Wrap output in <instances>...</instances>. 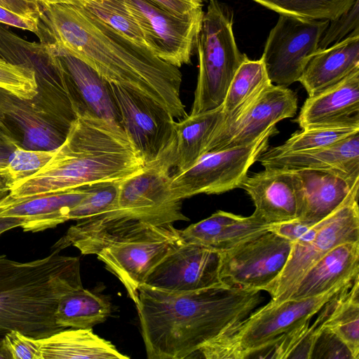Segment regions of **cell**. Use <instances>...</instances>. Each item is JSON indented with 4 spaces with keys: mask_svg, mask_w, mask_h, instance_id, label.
Instances as JSON below:
<instances>
[{
    "mask_svg": "<svg viewBox=\"0 0 359 359\" xmlns=\"http://www.w3.org/2000/svg\"><path fill=\"white\" fill-rule=\"evenodd\" d=\"M82 7L129 39L146 46L141 29L126 0H88Z\"/></svg>",
    "mask_w": 359,
    "mask_h": 359,
    "instance_id": "cell-34",
    "label": "cell"
},
{
    "mask_svg": "<svg viewBox=\"0 0 359 359\" xmlns=\"http://www.w3.org/2000/svg\"><path fill=\"white\" fill-rule=\"evenodd\" d=\"M60 252L25 262L0 255V346L12 330L41 339L65 330L55 323L57 304L83 285L79 259Z\"/></svg>",
    "mask_w": 359,
    "mask_h": 359,
    "instance_id": "cell-4",
    "label": "cell"
},
{
    "mask_svg": "<svg viewBox=\"0 0 359 359\" xmlns=\"http://www.w3.org/2000/svg\"><path fill=\"white\" fill-rule=\"evenodd\" d=\"M279 14L311 20H333L356 0H253Z\"/></svg>",
    "mask_w": 359,
    "mask_h": 359,
    "instance_id": "cell-33",
    "label": "cell"
},
{
    "mask_svg": "<svg viewBox=\"0 0 359 359\" xmlns=\"http://www.w3.org/2000/svg\"><path fill=\"white\" fill-rule=\"evenodd\" d=\"M22 221L16 217H0V235L3 233L21 226Z\"/></svg>",
    "mask_w": 359,
    "mask_h": 359,
    "instance_id": "cell-45",
    "label": "cell"
},
{
    "mask_svg": "<svg viewBox=\"0 0 359 359\" xmlns=\"http://www.w3.org/2000/svg\"><path fill=\"white\" fill-rule=\"evenodd\" d=\"M168 151L158 160L144 165L138 172L122 180L116 209L97 217L137 219L156 225L188 221L182 210V201L172 188V165Z\"/></svg>",
    "mask_w": 359,
    "mask_h": 359,
    "instance_id": "cell-9",
    "label": "cell"
},
{
    "mask_svg": "<svg viewBox=\"0 0 359 359\" xmlns=\"http://www.w3.org/2000/svg\"><path fill=\"white\" fill-rule=\"evenodd\" d=\"M329 24L328 20L280 14L261 57L271 83L288 87L299 81Z\"/></svg>",
    "mask_w": 359,
    "mask_h": 359,
    "instance_id": "cell-11",
    "label": "cell"
},
{
    "mask_svg": "<svg viewBox=\"0 0 359 359\" xmlns=\"http://www.w3.org/2000/svg\"><path fill=\"white\" fill-rule=\"evenodd\" d=\"M41 42L78 57L111 83L157 102L175 118L187 116L179 68L119 33L82 6L50 4L39 15Z\"/></svg>",
    "mask_w": 359,
    "mask_h": 359,
    "instance_id": "cell-1",
    "label": "cell"
},
{
    "mask_svg": "<svg viewBox=\"0 0 359 359\" xmlns=\"http://www.w3.org/2000/svg\"><path fill=\"white\" fill-rule=\"evenodd\" d=\"M261 302L259 290L226 285L170 292L143 284L135 306L147 358H191L247 318Z\"/></svg>",
    "mask_w": 359,
    "mask_h": 359,
    "instance_id": "cell-2",
    "label": "cell"
},
{
    "mask_svg": "<svg viewBox=\"0 0 359 359\" xmlns=\"http://www.w3.org/2000/svg\"><path fill=\"white\" fill-rule=\"evenodd\" d=\"M182 243L180 230L173 224L114 219L92 225L80 233L73 246L83 255H96L137 304L139 288L147 276Z\"/></svg>",
    "mask_w": 359,
    "mask_h": 359,
    "instance_id": "cell-5",
    "label": "cell"
},
{
    "mask_svg": "<svg viewBox=\"0 0 359 359\" xmlns=\"http://www.w3.org/2000/svg\"><path fill=\"white\" fill-rule=\"evenodd\" d=\"M359 132V123L318 126L294 133L283 144L267 148L272 154L306 151L331 145Z\"/></svg>",
    "mask_w": 359,
    "mask_h": 359,
    "instance_id": "cell-32",
    "label": "cell"
},
{
    "mask_svg": "<svg viewBox=\"0 0 359 359\" xmlns=\"http://www.w3.org/2000/svg\"><path fill=\"white\" fill-rule=\"evenodd\" d=\"M0 114L15 124L22 134L21 147L53 151L65 140L76 117L60 110L45 111L33 100L17 97L0 88Z\"/></svg>",
    "mask_w": 359,
    "mask_h": 359,
    "instance_id": "cell-17",
    "label": "cell"
},
{
    "mask_svg": "<svg viewBox=\"0 0 359 359\" xmlns=\"http://www.w3.org/2000/svg\"><path fill=\"white\" fill-rule=\"evenodd\" d=\"M0 88L20 99L33 100L39 93L36 72L0 57Z\"/></svg>",
    "mask_w": 359,
    "mask_h": 359,
    "instance_id": "cell-37",
    "label": "cell"
},
{
    "mask_svg": "<svg viewBox=\"0 0 359 359\" xmlns=\"http://www.w3.org/2000/svg\"><path fill=\"white\" fill-rule=\"evenodd\" d=\"M293 171L297 180V219L315 224L358 195L359 178L327 170Z\"/></svg>",
    "mask_w": 359,
    "mask_h": 359,
    "instance_id": "cell-19",
    "label": "cell"
},
{
    "mask_svg": "<svg viewBox=\"0 0 359 359\" xmlns=\"http://www.w3.org/2000/svg\"><path fill=\"white\" fill-rule=\"evenodd\" d=\"M121 126L144 165L160 158L171 147L175 118L162 105L134 90L110 83Z\"/></svg>",
    "mask_w": 359,
    "mask_h": 359,
    "instance_id": "cell-14",
    "label": "cell"
},
{
    "mask_svg": "<svg viewBox=\"0 0 359 359\" xmlns=\"http://www.w3.org/2000/svg\"><path fill=\"white\" fill-rule=\"evenodd\" d=\"M297 104L292 90L269 83L224 118L204 154L252 142L278 122L294 116Z\"/></svg>",
    "mask_w": 359,
    "mask_h": 359,
    "instance_id": "cell-12",
    "label": "cell"
},
{
    "mask_svg": "<svg viewBox=\"0 0 359 359\" xmlns=\"http://www.w3.org/2000/svg\"><path fill=\"white\" fill-rule=\"evenodd\" d=\"M88 1V0H46V5L50 4H66L82 6Z\"/></svg>",
    "mask_w": 359,
    "mask_h": 359,
    "instance_id": "cell-46",
    "label": "cell"
},
{
    "mask_svg": "<svg viewBox=\"0 0 359 359\" xmlns=\"http://www.w3.org/2000/svg\"><path fill=\"white\" fill-rule=\"evenodd\" d=\"M297 122L302 129L359 123V69L333 86L308 97Z\"/></svg>",
    "mask_w": 359,
    "mask_h": 359,
    "instance_id": "cell-24",
    "label": "cell"
},
{
    "mask_svg": "<svg viewBox=\"0 0 359 359\" xmlns=\"http://www.w3.org/2000/svg\"><path fill=\"white\" fill-rule=\"evenodd\" d=\"M161 8L178 15L202 8L203 0H150Z\"/></svg>",
    "mask_w": 359,
    "mask_h": 359,
    "instance_id": "cell-42",
    "label": "cell"
},
{
    "mask_svg": "<svg viewBox=\"0 0 359 359\" xmlns=\"http://www.w3.org/2000/svg\"><path fill=\"white\" fill-rule=\"evenodd\" d=\"M0 6L19 15L39 18L41 6L27 0H0Z\"/></svg>",
    "mask_w": 359,
    "mask_h": 359,
    "instance_id": "cell-44",
    "label": "cell"
},
{
    "mask_svg": "<svg viewBox=\"0 0 359 359\" xmlns=\"http://www.w3.org/2000/svg\"><path fill=\"white\" fill-rule=\"evenodd\" d=\"M240 188L250 196L254 212L266 223L271 225L297 219V180L293 170L264 168L248 175Z\"/></svg>",
    "mask_w": 359,
    "mask_h": 359,
    "instance_id": "cell-20",
    "label": "cell"
},
{
    "mask_svg": "<svg viewBox=\"0 0 359 359\" xmlns=\"http://www.w3.org/2000/svg\"><path fill=\"white\" fill-rule=\"evenodd\" d=\"M33 4H35L40 6H43L46 5V0H27Z\"/></svg>",
    "mask_w": 359,
    "mask_h": 359,
    "instance_id": "cell-47",
    "label": "cell"
},
{
    "mask_svg": "<svg viewBox=\"0 0 359 359\" xmlns=\"http://www.w3.org/2000/svg\"><path fill=\"white\" fill-rule=\"evenodd\" d=\"M278 130L273 126L252 142L204 154L192 167L172 173L171 185L183 201L200 194H219L240 188L250 168Z\"/></svg>",
    "mask_w": 359,
    "mask_h": 359,
    "instance_id": "cell-10",
    "label": "cell"
},
{
    "mask_svg": "<svg viewBox=\"0 0 359 359\" xmlns=\"http://www.w3.org/2000/svg\"><path fill=\"white\" fill-rule=\"evenodd\" d=\"M121 182H103L86 186V196L71 210L69 220L82 221L114 211Z\"/></svg>",
    "mask_w": 359,
    "mask_h": 359,
    "instance_id": "cell-35",
    "label": "cell"
},
{
    "mask_svg": "<svg viewBox=\"0 0 359 359\" xmlns=\"http://www.w3.org/2000/svg\"><path fill=\"white\" fill-rule=\"evenodd\" d=\"M356 69H359V29L340 41L318 50L298 81L311 97L337 84Z\"/></svg>",
    "mask_w": 359,
    "mask_h": 359,
    "instance_id": "cell-25",
    "label": "cell"
},
{
    "mask_svg": "<svg viewBox=\"0 0 359 359\" xmlns=\"http://www.w3.org/2000/svg\"><path fill=\"white\" fill-rule=\"evenodd\" d=\"M19 147L20 142L5 124H0V169L6 166L12 153Z\"/></svg>",
    "mask_w": 359,
    "mask_h": 359,
    "instance_id": "cell-43",
    "label": "cell"
},
{
    "mask_svg": "<svg viewBox=\"0 0 359 359\" xmlns=\"http://www.w3.org/2000/svg\"><path fill=\"white\" fill-rule=\"evenodd\" d=\"M195 47L198 74L190 115L222 105L230 83L246 57L236 42L232 13L217 0H209Z\"/></svg>",
    "mask_w": 359,
    "mask_h": 359,
    "instance_id": "cell-7",
    "label": "cell"
},
{
    "mask_svg": "<svg viewBox=\"0 0 359 359\" xmlns=\"http://www.w3.org/2000/svg\"><path fill=\"white\" fill-rule=\"evenodd\" d=\"M314 224L299 219L271 224L269 231L280 237L294 243Z\"/></svg>",
    "mask_w": 359,
    "mask_h": 359,
    "instance_id": "cell-40",
    "label": "cell"
},
{
    "mask_svg": "<svg viewBox=\"0 0 359 359\" xmlns=\"http://www.w3.org/2000/svg\"><path fill=\"white\" fill-rule=\"evenodd\" d=\"M270 226L255 212L243 217L218 210L208 218L180 230V235L184 243L224 252L269 231Z\"/></svg>",
    "mask_w": 359,
    "mask_h": 359,
    "instance_id": "cell-23",
    "label": "cell"
},
{
    "mask_svg": "<svg viewBox=\"0 0 359 359\" xmlns=\"http://www.w3.org/2000/svg\"><path fill=\"white\" fill-rule=\"evenodd\" d=\"M342 342L353 359L359 357V276L333 299L332 307L322 331Z\"/></svg>",
    "mask_w": 359,
    "mask_h": 359,
    "instance_id": "cell-30",
    "label": "cell"
},
{
    "mask_svg": "<svg viewBox=\"0 0 359 359\" xmlns=\"http://www.w3.org/2000/svg\"><path fill=\"white\" fill-rule=\"evenodd\" d=\"M43 359H128L110 341L92 328H67L49 337L36 339Z\"/></svg>",
    "mask_w": 359,
    "mask_h": 359,
    "instance_id": "cell-28",
    "label": "cell"
},
{
    "mask_svg": "<svg viewBox=\"0 0 359 359\" xmlns=\"http://www.w3.org/2000/svg\"><path fill=\"white\" fill-rule=\"evenodd\" d=\"M87 193L86 186L22 198H13L7 194L0 200V217L20 219L24 231H41L68 221L71 210Z\"/></svg>",
    "mask_w": 359,
    "mask_h": 359,
    "instance_id": "cell-22",
    "label": "cell"
},
{
    "mask_svg": "<svg viewBox=\"0 0 359 359\" xmlns=\"http://www.w3.org/2000/svg\"><path fill=\"white\" fill-rule=\"evenodd\" d=\"M225 118L222 106L195 115H187L175 123V135L169 151L174 171L192 167L204 154L214 133Z\"/></svg>",
    "mask_w": 359,
    "mask_h": 359,
    "instance_id": "cell-27",
    "label": "cell"
},
{
    "mask_svg": "<svg viewBox=\"0 0 359 359\" xmlns=\"http://www.w3.org/2000/svg\"><path fill=\"white\" fill-rule=\"evenodd\" d=\"M143 34L146 46L177 68L191 62L201 29L202 8L184 15L164 10L150 0H126Z\"/></svg>",
    "mask_w": 359,
    "mask_h": 359,
    "instance_id": "cell-13",
    "label": "cell"
},
{
    "mask_svg": "<svg viewBox=\"0 0 359 359\" xmlns=\"http://www.w3.org/2000/svg\"><path fill=\"white\" fill-rule=\"evenodd\" d=\"M270 83L262 58L252 60L246 56L236 70L222 105L225 117Z\"/></svg>",
    "mask_w": 359,
    "mask_h": 359,
    "instance_id": "cell-31",
    "label": "cell"
},
{
    "mask_svg": "<svg viewBox=\"0 0 359 359\" xmlns=\"http://www.w3.org/2000/svg\"><path fill=\"white\" fill-rule=\"evenodd\" d=\"M0 22L29 31L37 36L39 33V18L23 16L1 6Z\"/></svg>",
    "mask_w": 359,
    "mask_h": 359,
    "instance_id": "cell-41",
    "label": "cell"
},
{
    "mask_svg": "<svg viewBox=\"0 0 359 359\" xmlns=\"http://www.w3.org/2000/svg\"><path fill=\"white\" fill-rule=\"evenodd\" d=\"M222 260V252L183 242L151 269L143 284L170 292L224 285L220 279Z\"/></svg>",
    "mask_w": 359,
    "mask_h": 359,
    "instance_id": "cell-16",
    "label": "cell"
},
{
    "mask_svg": "<svg viewBox=\"0 0 359 359\" xmlns=\"http://www.w3.org/2000/svg\"><path fill=\"white\" fill-rule=\"evenodd\" d=\"M144 165L121 126L88 114H76L65 140L48 162L14 184L8 196L22 198L122 181Z\"/></svg>",
    "mask_w": 359,
    "mask_h": 359,
    "instance_id": "cell-3",
    "label": "cell"
},
{
    "mask_svg": "<svg viewBox=\"0 0 359 359\" xmlns=\"http://www.w3.org/2000/svg\"><path fill=\"white\" fill-rule=\"evenodd\" d=\"M3 341L12 359H43L36 339L19 331L8 332Z\"/></svg>",
    "mask_w": 359,
    "mask_h": 359,
    "instance_id": "cell-39",
    "label": "cell"
},
{
    "mask_svg": "<svg viewBox=\"0 0 359 359\" xmlns=\"http://www.w3.org/2000/svg\"><path fill=\"white\" fill-rule=\"evenodd\" d=\"M257 161L264 168L327 170L359 178V132L331 145L306 151L272 154L266 149Z\"/></svg>",
    "mask_w": 359,
    "mask_h": 359,
    "instance_id": "cell-21",
    "label": "cell"
},
{
    "mask_svg": "<svg viewBox=\"0 0 359 359\" xmlns=\"http://www.w3.org/2000/svg\"><path fill=\"white\" fill-rule=\"evenodd\" d=\"M111 309L107 298L81 287L61 297L55 312V323L64 329L93 328L105 321Z\"/></svg>",
    "mask_w": 359,
    "mask_h": 359,
    "instance_id": "cell-29",
    "label": "cell"
},
{
    "mask_svg": "<svg viewBox=\"0 0 359 359\" xmlns=\"http://www.w3.org/2000/svg\"><path fill=\"white\" fill-rule=\"evenodd\" d=\"M355 241H359L358 195L348 199L292 243L283 271L264 290L271 294V302L287 300L312 265L335 247Z\"/></svg>",
    "mask_w": 359,
    "mask_h": 359,
    "instance_id": "cell-8",
    "label": "cell"
},
{
    "mask_svg": "<svg viewBox=\"0 0 359 359\" xmlns=\"http://www.w3.org/2000/svg\"><path fill=\"white\" fill-rule=\"evenodd\" d=\"M325 30L318 43V49H325L346 37L353 31L359 29V0L335 20Z\"/></svg>",
    "mask_w": 359,
    "mask_h": 359,
    "instance_id": "cell-38",
    "label": "cell"
},
{
    "mask_svg": "<svg viewBox=\"0 0 359 359\" xmlns=\"http://www.w3.org/2000/svg\"><path fill=\"white\" fill-rule=\"evenodd\" d=\"M352 282L339 285L310 298L271 301L255 310L223 336L203 345L197 352L206 359L247 358L273 346L286 334L311 318Z\"/></svg>",
    "mask_w": 359,
    "mask_h": 359,
    "instance_id": "cell-6",
    "label": "cell"
},
{
    "mask_svg": "<svg viewBox=\"0 0 359 359\" xmlns=\"http://www.w3.org/2000/svg\"><path fill=\"white\" fill-rule=\"evenodd\" d=\"M292 244L269 231L222 252V283L243 290H265L283 271Z\"/></svg>",
    "mask_w": 359,
    "mask_h": 359,
    "instance_id": "cell-15",
    "label": "cell"
},
{
    "mask_svg": "<svg viewBox=\"0 0 359 359\" xmlns=\"http://www.w3.org/2000/svg\"><path fill=\"white\" fill-rule=\"evenodd\" d=\"M357 276H359V241L341 244L308 269L288 299L323 294L339 285L352 282Z\"/></svg>",
    "mask_w": 359,
    "mask_h": 359,
    "instance_id": "cell-26",
    "label": "cell"
},
{
    "mask_svg": "<svg viewBox=\"0 0 359 359\" xmlns=\"http://www.w3.org/2000/svg\"><path fill=\"white\" fill-rule=\"evenodd\" d=\"M0 124H4V118L0 114Z\"/></svg>",
    "mask_w": 359,
    "mask_h": 359,
    "instance_id": "cell-48",
    "label": "cell"
},
{
    "mask_svg": "<svg viewBox=\"0 0 359 359\" xmlns=\"http://www.w3.org/2000/svg\"><path fill=\"white\" fill-rule=\"evenodd\" d=\"M50 49L61 61L65 87L75 114H88L121 126L110 83L65 50Z\"/></svg>",
    "mask_w": 359,
    "mask_h": 359,
    "instance_id": "cell-18",
    "label": "cell"
},
{
    "mask_svg": "<svg viewBox=\"0 0 359 359\" xmlns=\"http://www.w3.org/2000/svg\"><path fill=\"white\" fill-rule=\"evenodd\" d=\"M55 151L30 150L19 147L11 155L7 165L0 169V178L9 191L17 182L43 167Z\"/></svg>",
    "mask_w": 359,
    "mask_h": 359,
    "instance_id": "cell-36",
    "label": "cell"
}]
</instances>
